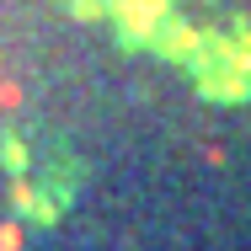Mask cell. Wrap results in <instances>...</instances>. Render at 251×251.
<instances>
[{
  "instance_id": "6da1fadb",
  "label": "cell",
  "mask_w": 251,
  "mask_h": 251,
  "mask_svg": "<svg viewBox=\"0 0 251 251\" xmlns=\"http://www.w3.org/2000/svg\"><path fill=\"white\" fill-rule=\"evenodd\" d=\"M22 246V235H16V225H5V230H0V251H16Z\"/></svg>"
}]
</instances>
